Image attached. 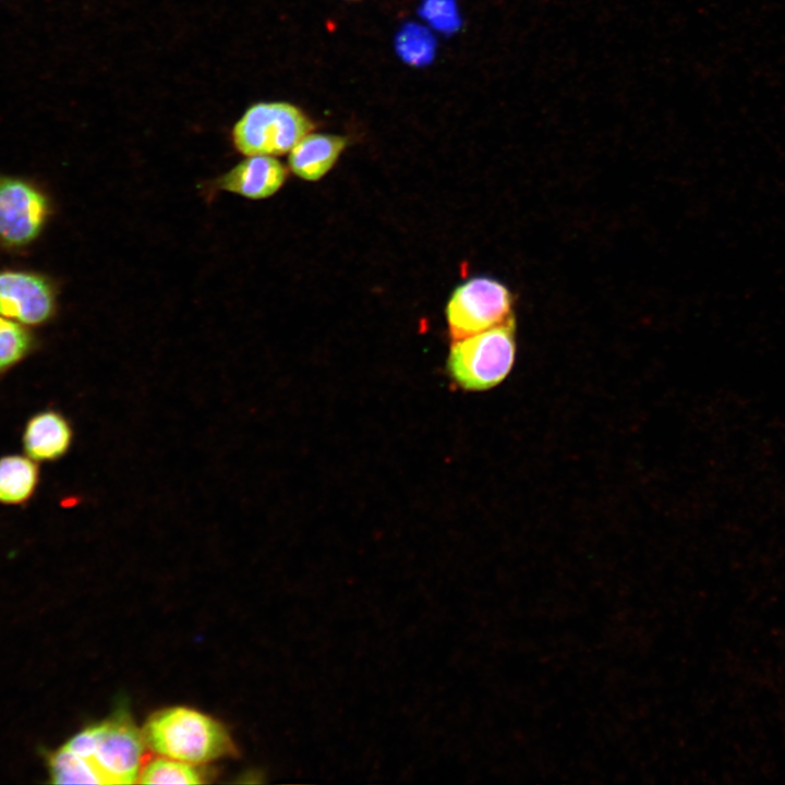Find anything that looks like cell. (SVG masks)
Segmentation results:
<instances>
[{
  "instance_id": "2e32d148",
  "label": "cell",
  "mask_w": 785,
  "mask_h": 785,
  "mask_svg": "<svg viewBox=\"0 0 785 785\" xmlns=\"http://www.w3.org/2000/svg\"><path fill=\"white\" fill-rule=\"evenodd\" d=\"M424 10L427 17L440 28H445V25L452 27L457 19L454 3L450 0H430L425 3Z\"/></svg>"
},
{
  "instance_id": "9c48e42d",
  "label": "cell",
  "mask_w": 785,
  "mask_h": 785,
  "mask_svg": "<svg viewBox=\"0 0 785 785\" xmlns=\"http://www.w3.org/2000/svg\"><path fill=\"white\" fill-rule=\"evenodd\" d=\"M73 427L61 412L47 409L32 415L22 434L24 452L39 462L61 459L73 443Z\"/></svg>"
},
{
  "instance_id": "4fadbf2b",
  "label": "cell",
  "mask_w": 785,
  "mask_h": 785,
  "mask_svg": "<svg viewBox=\"0 0 785 785\" xmlns=\"http://www.w3.org/2000/svg\"><path fill=\"white\" fill-rule=\"evenodd\" d=\"M49 768L55 784H105L90 761L64 746L50 756Z\"/></svg>"
},
{
  "instance_id": "277c9868",
  "label": "cell",
  "mask_w": 785,
  "mask_h": 785,
  "mask_svg": "<svg viewBox=\"0 0 785 785\" xmlns=\"http://www.w3.org/2000/svg\"><path fill=\"white\" fill-rule=\"evenodd\" d=\"M94 727L95 747L89 761L104 783H137L146 745L129 711L121 705Z\"/></svg>"
},
{
  "instance_id": "8992f818",
  "label": "cell",
  "mask_w": 785,
  "mask_h": 785,
  "mask_svg": "<svg viewBox=\"0 0 785 785\" xmlns=\"http://www.w3.org/2000/svg\"><path fill=\"white\" fill-rule=\"evenodd\" d=\"M49 214L45 194L24 180L0 177V240L24 246L41 232Z\"/></svg>"
},
{
  "instance_id": "ba28073f",
  "label": "cell",
  "mask_w": 785,
  "mask_h": 785,
  "mask_svg": "<svg viewBox=\"0 0 785 785\" xmlns=\"http://www.w3.org/2000/svg\"><path fill=\"white\" fill-rule=\"evenodd\" d=\"M287 170L274 156H246L215 182L217 189L249 200L274 195L285 183Z\"/></svg>"
},
{
  "instance_id": "7a4b0ae2",
  "label": "cell",
  "mask_w": 785,
  "mask_h": 785,
  "mask_svg": "<svg viewBox=\"0 0 785 785\" xmlns=\"http://www.w3.org/2000/svg\"><path fill=\"white\" fill-rule=\"evenodd\" d=\"M515 331L512 316L503 324L452 341L447 370L454 382L472 391L502 383L514 365Z\"/></svg>"
},
{
  "instance_id": "9a60e30c",
  "label": "cell",
  "mask_w": 785,
  "mask_h": 785,
  "mask_svg": "<svg viewBox=\"0 0 785 785\" xmlns=\"http://www.w3.org/2000/svg\"><path fill=\"white\" fill-rule=\"evenodd\" d=\"M398 50L410 63L421 64L430 60L434 53V41L430 34L421 27L404 28L398 37Z\"/></svg>"
},
{
  "instance_id": "52a82bcc",
  "label": "cell",
  "mask_w": 785,
  "mask_h": 785,
  "mask_svg": "<svg viewBox=\"0 0 785 785\" xmlns=\"http://www.w3.org/2000/svg\"><path fill=\"white\" fill-rule=\"evenodd\" d=\"M56 309V295L50 282L40 275L0 271V315L23 325L48 322Z\"/></svg>"
},
{
  "instance_id": "30bf717a",
  "label": "cell",
  "mask_w": 785,
  "mask_h": 785,
  "mask_svg": "<svg viewBox=\"0 0 785 785\" xmlns=\"http://www.w3.org/2000/svg\"><path fill=\"white\" fill-rule=\"evenodd\" d=\"M346 145L342 136L310 132L289 152V167L299 178L316 181L334 166Z\"/></svg>"
},
{
  "instance_id": "3957f363",
  "label": "cell",
  "mask_w": 785,
  "mask_h": 785,
  "mask_svg": "<svg viewBox=\"0 0 785 785\" xmlns=\"http://www.w3.org/2000/svg\"><path fill=\"white\" fill-rule=\"evenodd\" d=\"M313 130L310 118L285 101H263L249 107L234 123L231 140L244 156H279L289 153Z\"/></svg>"
},
{
  "instance_id": "5b68a950",
  "label": "cell",
  "mask_w": 785,
  "mask_h": 785,
  "mask_svg": "<svg viewBox=\"0 0 785 785\" xmlns=\"http://www.w3.org/2000/svg\"><path fill=\"white\" fill-rule=\"evenodd\" d=\"M514 297L499 281L476 277L460 285L446 307L452 341L503 324L514 316Z\"/></svg>"
},
{
  "instance_id": "7c38bea8",
  "label": "cell",
  "mask_w": 785,
  "mask_h": 785,
  "mask_svg": "<svg viewBox=\"0 0 785 785\" xmlns=\"http://www.w3.org/2000/svg\"><path fill=\"white\" fill-rule=\"evenodd\" d=\"M205 774L197 765L161 757L147 762L140 772L141 784H203Z\"/></svg>"
},
{
  "instance_id": "6da1fadb",
  "label": "cell",
  "mask_w": 785,
  "mask_h": 785,
  "mask_svg": "<svg viewBox=\"0 0 785 785\" xmlns=\"http://www.w3.org/2000/svg\"><path fill=\"white\" fill-rule=\"evenodd\" d=\"M142 733L149 750L195 765L235 753V746L219 721L188 706L157 710L149 715Z\"/></svg>"
},
{
  "instance_id": "8fae6325",
  "label": "cell",
  "mask_w": 785,
  "mask_h": 785,
  "mask_svg": "<svg viewBox=\"0 0 785 785\" xmlns=\"http://www.w3.org/2000/svg\"><path fill=\"white\" fill-rule=\"evenodd\" d=\"M39 484V468L28 456L7 455L0 458V504H27Z\"/></svg>"
},
{
  "instance_id": "5bb4252c",
  "label": "cell",
  "mask_w": 785,
  "mask_h": 785,
  "mask_svg": "<svg viewBox=\"0 0 785 785\" xmlns=\"http://www.w3.org/2000/svg\"><path fill=\"white\" fill-rule=\"evenodd\" d=\"M34 346V336L23 324L0 315V375L20 364Z\"/></svg>"
}]
</instances>
